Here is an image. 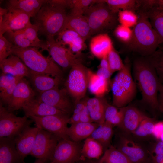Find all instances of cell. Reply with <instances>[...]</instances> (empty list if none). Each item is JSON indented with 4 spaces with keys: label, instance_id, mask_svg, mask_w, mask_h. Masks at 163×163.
<instances>
[{
    "label": "cell",
    "instance_id": "cell-22",
    "mask_svg": "<svg viewBox=\"0 0 163 163\" xmlns=\"http://www.w3.org/2000/svg\"><path fill=\"white\" fill-rule=\"evenodd\" d=\"M113 47L110 37L106 33L100 34L95 36L91 39L90 43L91 53L101 59L107 56Z\"/></svg>",
    "mask_w": 163,
    "mask_h": 163
},
{
    "label": "cell",
    "instance_id": "cell-51",
    "mask_svg": "<svg viewBox=\"0 0 163 163\" xmlns=\"http://www.w3.org/2000/svg\"><path fill=\"white\" fill-rule=\"evenodd\" d=\"M80 122L85 123L94 122L91 118L86 105L81 112Z\"/></svg>",
    "mask_w": 163,
    "mask_h": 163
},
{
    "label": "cell",
    "instance_id": "cell-23",
    "mask_svg": "<svg viewBox=\"0 0 163 163\" xmlns=\"http://www.w3.org/2000/svg\"><path fill=\"white\" fill-rule=\"evenodd\" d=\"M123 108V117L121 127L133 133L147 116L132 105H127Z\"/></svg>",
    "mask_w": 163,
    "mask_h": 163
},
{
    "label": "cell",
    "instance_id": "cell-40",
    "mask_svg": "<svg viewBox=\"0 0 163 163\" xmlns=\"http://www.w3.org/2000/svg\"><path fill=\"white\" fill-rule=\"evenodd\" d=\"M107 58L110 68L113 73L120 71L123 67L124 62L113 46L108 54Z\"/></svg>",
    "mask_w": 163,
    "mask_h": 163
},
{
    "label": "cell",
    "instance_id": "cell-37",
    "mask_svg": "<svg viewBox=\"0 0 163 163\" xmlns=\"http://www.w3.org/2000/svg\"><path fill=\"white\" fill-rule=\"evenodd\" d=\"M147 57L154 68L160 82L163 84V45Z\"/></svg>",
    "mask_w": 163,
    "mask_h": 163
},
{
    "label": "cell",
    "instance_id": "cell-9",
    "mask_svg": "<svg viewBox=\"0 0 163 163\" xmlns=\"http://www.w3.org/2000/svg\"><path fill=\"white\" fill-rule=\"evenodd\" d=\"M60 140L53 134L39 128L30 155L44 162H50Z\"/></svg>",
    "mask_w": 163,
    "mask_h": 163
},
{
    "label": "cell",
    "instance_id": "cell-7",
    "mask_svg": "<svg viewBox=\"0 0 163 163\" xmlns=\"http://www.w3.org/2000/svg\"><path fill=\"white\" fill-rule=\"evenodd\" d=\"M88 69L82 63L71 68L65 83L66 89L75 104L84 98L88 88Z\"/></svg>",
    "mask_w": 163,
    "mask_h": 163
},
{
    "label": "cell",
    "instance_id": "cell-47",
    "mask_svg": "<svg viewBox=\"0 0 163 163\" xmlns=\"http://www.w3.org/2000/svg\"><path fill=\"white\" fill-rule=\"evenodd\" d=\"M96 73L103 77L109 81L113 74L109 65L107 57L101 59V60Z\"/></svg>",
    "mask_w": 163,
    "mask_h": 163
},
{
    "label": "cell",
    "instance_id": "cell-21",
    "mask_svg": "<svg viewBox=\"0 0 163 163\" xmlns=\"http://www.w3.org/2000/svg\"><path fill=\"white\" fill-rule=\"evenodd\" d=\"M28 77L35 90L39 93L58 87L61 79L47 74L37 72L30 70Z\"/></svg>",
    "mask_w": 163,
    "mask_h": 163
},
{
    "label": "cell",
    "instance_id": "cell-35",
    "mask_svg": "<svg viewBox=\"0 0 163 163\" xmlns=\"http://www.w3.org/2000/svg\"><path fill=\"white\" fill-rule=\"evenodd\" d=\"M123 117V107L119 108L108 103L105 113V122L121 127Z\"/></svg>",
    "mask_w": 163,
    "mask_h": 163
},
{
    "label": "cell",
    "instance_id": "cell-2",
    "mask_svg": "<svg viewBox=\"0 0 163 163\" xmlns=\"http://www.w3.org/2000/svg\"><path fill=\"white\" fill-rule=\"evenodd\" d=\"M137 11L138 21L132 29V38L125 45L126 50L140 56L147 57L163 43V39L152 27L146 12L140 9Z\"/></svg>",
    "mask_w": 163,
    "mask_h": 163
},
{
    "label": "cell",
    "instance_id": "cell-36",
    "mask_svg": "<svg viewBox=\"0 0 163 163\" xmlns=\"http://www.w3.org/2000/svg\"><path fill=\"white\" fill-rule=\"evenodd\" d=\"M100 160L103 163H132L123 153L112 146L105 151Z\"/></svg>",
    "mask_w": 163,
    "mask_h": 163
},
{
    "label": "cell",
    "instance_id": "cell-15",
    "mask_svg": "<svg viewBox=\"0 0 163 163\" xmlns=\"http://www.w3.org/2000/svg\"><path fill=\"white\" fill-rule=\"evenodd\" d=\"M35 93L29 82L24 78L17 85L8 103L7 109L10 112L22 109L23 107L35 98Z\"/></svg>",
    "mask_w": 163,
    "mask_h": 163
},
{
    "label": "cell",
    "instance_id": "cell-55",
    "mask_svg": "<svg viewBox=\"0 0 163 163\" xmlns=\"http://www.w3.org/2000/svg\"><path fill=\"white\" fill-rule=\"evenodd\" d=\"M81 163H94V162L91 161H84Z\"/></svg>",
    "mask_w": 163,
    "mask_h": 163
},
{
    "label": "cell",
    "instance_id": "cell-26",
    "mask_svg": "<svg viewBox=\"0 0 163 163\" xmlns=\"http://www.w3.org/2000/svg\"><path fill=\"white\" fill-rule=\"evenodd\" d=\"M108 103L102 97L87 99L86 106L93 122L101 124L105 122V113Z\"/></svg>",
    "mask_w": 163,
    "mask_h": 163
},
{
    "label": "cell",
    "instance_id": "cell-18",
    "mask_svg": "<svg viewBox=\"0 0 163 163\" xmlns=\"http://www.w3.org/2000/svg\"><path fill=\"white\" fill-rule=\"evenodd\" d=\"M27 117L30 116L44 117L52 115H69L34 98L22 109Z\"/></svg>",
    "mask_w": 163,
    "mask_h": 163
},
{
    "label": "cell",
    "instance_id": "cell-20",
    "mask_svg": "<svg viewBox=\"0 0 163 163\" xmlns=\"http://www.w3.org/2000/svg\"><path fill=\"white\" fill-rule=\"evenodd\" d=\"M15 138L0 137V163L23 162L16 148Z\"/></svg>",
    "mask_w": 163,
    "mask_h": 163
},
{
    "label": "cell",
    "instance_id": "cell-24",
    "mask_svg": "<svg viewBox=\"0 0 163 163\" xmlns=\"http://www.w3.org/2000/svg\"><path fill=\"white\" fill-rule=\"evenodd\" d=\"M66 29L75 32L85 40L91 35L88 23L84 15L68 14L67 21L63 30Z\"/></svg>",
    "mask_w": 163,
    "mask_h": 163
},
{
    "label": "cell",
    "instance_id": "cell-17",
    "mask_svg": "<svg viewBox=\"0 0 163 163\" xmlns=\"http://www.w3.org/2000/svg\"><path fill=\"white\" fill-rule=\"evenodd\" d=\"M39 128L29 126L15 138L17 150L24 161V158L31 154Z\"/></svg>",
    "mask_w": 163,
    "mask_h": 163
},
{
    "label": "cell",
    "instance_id": "cell-28",
    "mask_svg": "<svg viewBox=\"0 0 163 163\" xmlns=\"http://www.w3.org/2000/svg\"><path fill=\"white\" fill-rule=\"evenodd\" d=\"M47 0H10L7 6L19 10L34 18Z\"/></svg>",
    "mask_w": 163,
    "mask_h": 163
},
{
    "label": "cell",
    "instance_id": "cell-6",
    "mask_svg": "<svg viewBox=\"0 0 163 163\" xmlns=\"http://www.w3.org/2000/svg\"><path fill=\"white\" fill-rule=\"evenodd\" d=\"M91 35L104 32L115 28L118 22L117 14L113 12L104 0H98L85 12Z\"/></svg>",
    "mask_w": 163,
    "mask_h": 163
},
{
    "label": "cell",
    "instance_id": "cell-52",
    "mask_svg": "<svg viewBox=\"0 0 163 163\" xmlns=\"http://www.w3.org/2000/svg\"><path fill=\"white\" fill-rule=\"evenodd\" d=\"M158 110L163 114V84L160 83L158 94Z\"/></svg>",
    "mask_w": 163,
    "mask_h": 163
},
{
    "label": "cell",
    "instance_id": "cell-48",
    "mask_svg": "<svg viewBox=\"0 0 163 163\" xmlns=\"http://www.w3.org/2000/svg\"><path fill=\"white\" fill-rule=\"evenodd\" d=\"M85 41L82 37H80L69 46L68 48L73 53L80 54L85 47Z\"/></svg>",
    "mask_w": 163,
    "mask_h": 163
},
{
    "label": "cell",
    "instance_id": "cell-32",
    "mask_svg": "<svg viewBox=\"0 0 163 163\" xmlns=\"http://www.w3.org/2000/svg\"><path fill=\"white\" fill-rule=\"evenodd\" d=\"M113 133V125L105 122L100 125L89 137L98 142L103 149L106 150L110 144Z\"/></svg>",
    "mask_w": 163,
    "mask_h": 163
},
{
    "label": "cell",
    "instance_id": "cell-29",
    "mask_svg": "<svg viewBox=\"0 0 163 163\" xmlns=\"http://www.w3.org/2000/svg\"><path fill=\"white\" fill-rule=\"evenodd\" d=\"M3 36L13 45L20 48H25L34 47L41 48L42 50L49 51L47 44H41L30 40L27 38L21 30L13 31H9L5 32Z\"/></svg>",
    "mask_w": 163,
    "mask_h": 163
},
{
    "label": "cell",
    "instance_id": "cell-16",
    "mask_svg": "<svg viewBox=\"0 0 163 163\" xmlns=\"http://www.w3.org/2000/svg\"><path fill=\"white\" fill-rule=\"evenodd\" d=\"M132 163H147V154L143 148L132 140L120 137L117 148Z\"/></svg>",
    "mask_w": 163,
    "mask_h": 163
},
{
    "label": "cell",
    "instance_id": "cell-11",
    "mask_svg": "<svg viewBox=\"0 0 163 163\" xmlns=\"http://www.w3.org/2000/svg\"><path fill=\"white\" fill-rule=\"evenodd\" d=\"M46 38L49 55L54 62L64 69L71 68L75 64L82 63L80 54L72 53L68 48L59 43L54 37L48 36Z\"/></svg>",
    "mask_w": 163,
    "mask_h": 163
},
{
    "label": "cell",
    "instance_id": "cell-58",
    "mask_svg": "<svg viewBox=\"0 0 163 163\" xmlns=\"http://www.w3.org/2000/svg\"><path fill=\"white\" fill-rule=\"evenodd\" d=\"M160 163H163V160Z\"/></svg>",
    "mask_w": 163,
    "mask_h": 163
},
{
    "label": "cell",
    "instance_id": "cell-19",
    "mask_svg": "<svg viewBox=\"0 0 163 163\" xmlns=\"http://www.w3.org/2000/svg\"><path fill=\"white\" fill-rule=\"evenodd\" d=\"M2 73L15 76H29L30 70L18 56L13 54L0 62Z\"/></svg>",
    "mask_w": 163,
    "mask_h": 163
},
{
    "label": "cell",
    "instance_id": "cell-27",
    "mask_svg": "<svg viewBox=\"0 0 163 163\" xmlns=\"http://www.w3.org/2000/svg\"><path fill=\"white\" fill-rule=\"evenodd\" d=\"M23 78L2 73L0 77V97L3 104H8L17 85Z\"/></svg>",
    "mask_w": 163,
    "mask_h": 163
},
{
    "label": "cell",
    "instance_id": "cell-39",
    "mask_svg": "<svg viewBox=\"0 0 163 163\" xmlns=\"http://www.w3.org/2000/svg\"><path fill=\"white\" fill-rule=\"evenodd\" d=\"M155 123L152 119L147 116L133 133L139 137H145L152 135Z\"/></svg>",
    "mask_w": 163,
    "mask_h": 163
},
{
    "label": "cell",
    "instance_id": "cell-49",
    "mask_svg": "<svg viewBox=\"0 0 163 163\" xmlns=\"http://www.w3.org/2000/svg\"><path fill=\"white\" fill-rule=\"evenodd\" d=\"M49 3L55 6L66 9L71 8L73 0H50Z\"/></svg>",
    "mask_w": 163,
    "mask_h": 163
},
{
    "label": "cell",
    "instance_id": "cell-43",
    "mask_svg": "<svg viewBox=\"0 0 163 163\" xmlns=\"http://www.w3.org/2000/svg\"><path fill=\"white\" fill-rule=\"evenodd\" d=\"M114 33L118 40L126 45L130 41L133 32L130 28L120 24L115 28Z\"/></svg>",
    "mask_w": 163,
    "mask_h": 163
},
{
    "label": "cell",
    "instance_id": "cell-31",
    "mask_svg": "<svg viewBox=\"0 0 163 163\" xmlns=\"http://www.w3.org/2000/svg\"><path fill=\"white\" fill-rule=\"evenodd\" d=\"M152 27L163 39V12L155 4L148 5L144 8Z\"/></svg>",
    "mask_w": 163,
    "mask_h": 163
},
{
    "label": "cell",
    "instance_id": "cell-46",
    "mask_svg": "<svg viewBox=\"0 0 163 163\" xmlns=\"http://www.w3.org/2000/svg\"><path fill=\"white\" fill-rule=\"evenodd\" d=\"M151 155L154 163H160L163 160V142L160 141L154 145Z\"/></svg>",
    "mask_w": 163,
    "mask_h": 163
},
{
    "label": "cell",
    "instance_id": "cell-34",
    "mask_svg": "<svg viewBox=\"0 0 163 163\" xmlns=\"http://www.w3.org/2000/svg\"><path fill=\"white\" fill-rule=\"evenodd\" d=\"M112 11L117 14L120 11L130 10L136 12L139 8V0H105Z\"/></svg>",
    "mask_w": 163,
    "mask_h": 163
},
{
    "label": "cell",
    "instance_id": "cell-4",
    "mask_svg": "<svg viewBox=\"0 0 163 163\" xmlns=\"http://www.w3.org/2000/svg\"><path fill=\"white\" fill-rule=\"evenodd\" d=\"M68 14L66 9L52 5L47 0L34 18V24L38 28L39 34L54 37L63 30Z\"/></svg>",
    "mask_w": 163,
    "mask_h": 163
},
{
    "label": "cell",
    "instance_id": "cell-50",
    "mask_svg": "<svg viewBox=\"0 0 163 163\" xmlns=\"http://www.w3.org/2000/svg\"><path fill=\"white\" fill-rule=\"evenodd\" d=\"M163 133V121H161L154 124L152 135L157 139H160Z\"/></svg>",
    "mask_w": 163,
    "mask_h": 163
},
{
    "label": "cell",
    "instance_id": "cell-33",
    "mask_svg": "<svg viewBox=\"0 0 163 163\" xmlns=\"http://www.w3.org/2000/svg\"><path fill=\"white\" fill-rule=\"evenodd\" d=\"M103 149L102 145L94 139L88 137L85 139L82 149L81 153L89 159H98L102 154Z\"/></svg>",
    "mask_w": 163,
    "mask_h": 163
},
{
    "label": "cell",
    "instance_id": "cell-45",
    "mask_svg": "<svg viewBox=\"0 0 163 163\" xmlns=\"http://www.w3.org/2000/svg\"><path fill=\"white\" fill-rule=\"evenodd\" d=\"M21 30L24 35L30 41L41 44H47L46 41H44L39 39L38 29L34 24Z\"/></svg>",
    "mask_w": 163,
    "mask_h": 163
},
{
    "label": "cell",
    "instance_id": "cell-54",
    "mask_svg": "<svg viewBox=\"0 0 163 163\" xmlns=\"http://www.w3.org/2000/svg\"><path fill=\"white\" fill-rule=\"evenodd\" d=\"M34 163H47L44 162L39 159H37ZM48 163H50L49 162Z\"/></svg>",
    "mask_w": 163,
    "mask_h": 163
},
{
    "label": "cell",
    "instance_id": "cell-30",
    "mask_svg": "<svg viewBox=\"0 0 163 163\" xmlns=\"http://www.w3.org/2000/svg\"><path fill=\"white\" fill-rule=\"evenodd\" d=\"M88 76L89 91L96 97H102L108 91L109 81L89 69Z\"/></svg>",
    "mask_w": 163,
    "mask_h": 163
},
{
    "label": "cell",
    "instance_id": "cell-14",
    "mask_svg": "<svg viewBox=\"0 0 163 163\" xmlns=\"http://www.w3.org/2000/svg\"><path fill=\"white\" fill-rule=\"evenodd\" d=\"M8 11L3 16L0 24V35L9 31L22 30L32 25L30 17L21 11L11 7L7 6Z\"/></svg>",
    "mask_w": 163,
    "mask_h": 163
},
{
    "label": "cell",
    "instance_id": "cell-25",
    "mask_svg": "<svg viewBox=\"0 0 163 163\" xmlns=\"http://www.w3.org/2000/svg\"><path fill=\"white\" fill-rule=\"evenodd\" d=\"M99 125L96 123L81 122L72 124L68 128L67 135L71 140L78 142L88 137Z\"/></svg>",
    "mask_w": 163,
    "mask_h": 163
},
{
    "label": "cell",
    "instance_id": "cell-10",
    "mask_svg": "<svg viewBox=\"0 0 163 163\" xmlns=\"http://www.w3.org/2000/svg\"><path fill=\"white\" fill-rule=\"evenodd\" d=\"M35 123L37 126L47 131L60 139H70L67 135L69 123V115H52L44 117L32 116L29 117Z\"/></svg>",
    "mask_w": 163,
    "mask_h": 163
},
{
    "label": "cell",
    "instance_id": "cell-57",
    "mask_svg": "<svg viewBox=\"0 0 163 163\" xmlns=\"http://www.w3.org/2000/svg\"><path fill=\"white\" fill-rule=\"evenodd\" d=\"M160 139L161 140V141L163 142V133L161 136Z\"/></svg>",
    "mask_w": 163,
    "mask_h": 163
},
{
    "label": "cell",
    "instance_id": "cell-1",
    "mask_svg": "<svg viewBox=\"0 0 163 163\" xmlns=\"http://www.w3.org/2000/svg\"><path fill=\"white\" fill-rule=\"evenodd\" d=\"M132 75L141 93V102L153 110H158V94L160 82L156 71L147 57L135 58Z\"/></svg>",
    "mask_w": 163,
    "mask_h": 163
},
{
    "label": "cell",
    "instance_id": "cell-8",
    "mask_svg": "<svg viewBox=\"0 0 163 163\" xmlns=\"http://www.w3.org/2000/svg\"><path fill=\"white\" fill-rule=\"evenodd\" d=\"M28 118L25 115L23 117L16 116L4 107L0 101V137H15L30 126L33 121Z\"/></svg>",
    "mask_w": 163,
    "mask_h": 163
},
{
    "label": "cell",
    "instance_id": "cell-13",
    "mask_svg": "<svg viewBox=\"0 0 163 163\" xmlns=\"http://www.w3.org/2000/svg\"><path fill=\"white\" fill-rule=\"evenodd\" d=\"M69 95L66 88L57 87L39 93L37 98L69 115L73 112L74 106Z\"/></svg>",
    "mask_w": 163,
    "mask_h": 163
},
{
    "label": "cell",
    "instance_id": "cell-41",
    "mask_svg": "<svg viewBox=\"0 0 163 163\" xmlns=\"http://www.w3.org/2000/svg\"><path fill=\"white\" fill-rule=\"evenodd\" d=\"M98 0H73L69 14L73 15H83L87 9Z\"/></svg>",
    "mask_w": 163,
    "mask_h": 163
},
{
    "label": "cell",
    "instance_id": "cell-3",
    "mask_svg": "<svg viewBox=\"0 0 163 163\" xmlns=\"http://www.w3.org/2000/svg\"><path fill=\"white\" fill-rule=\"evenodd\" d=\"M122 69L110 82L113 105L117 108L125 107L134 99L137 86L131 72V64L128 58Z\"/></svg>",
    "mask_w": 163,
    "mask_h": 163
},
{
    "label": "cell",
    "instance_id": "cell-42",
    "mask_svg": "<svg viewBox=\"0 0 163 163\" xmlns=\"http://www.w3.org/2000/svg\"><path fill=\"white\" fill-rule=\"evenodd\" d=\"M56 40L60 43L65 46L70 45L81 37L75 32L70 30H64L58 35Z\"/></svg>",
    "mask_w": 163,
    "mask_h": 163
},
{
    "label": "cell",
    "instance_id": "cell-56",
    "mask_svg": "<svg viewBox=\"0 0 163 163\" xmlns=\"http://www.w3.org/2000/svg\"><path fill=\"white\" fill-rule=\"evenodd\" d=\"M94 163H103L100 160H99L97 161L94 162Z\"/></svg>",
    "mask_w": 163,
    "mask_h": 163
},
{
    "label": "cell",
    "instance_id": "cell-53",
    "mask_svg": "<svg viewBox=\"0 0 163 163\" xmlns=\"http://www.w3.org/2000/svg\"><path fill=\"white\" fill-rule=\"evenodd\" d=\"M155 4L163 12V0H155Z\"/></svg>",
    "mask_w": 163,
    "mask_h": 163
},
{
    "label": "cell",
    "instance_id": "cell-12",
    "mask_svg": "<svg viewBox=\"0 0 163 163\" xmlns=\"http://www.w3.org/2000/svg\"><path fill=\"white\" fill-rule=\"evenodd\" d=\"M82 149L78 143L70 139H62L55 148L50 163H75L80 159Z\"/></svg>",
    "mask_w": 163,
    "mask_h": 163
},
{
    "label": "cell",
    "instance_id": "cell-5",
    "mask_svg": "<svg viewBox=\"0 0 163 163\" xmlns=\"http://www.w3.org/2000/svg\"><path fill=\"white\" fill-rule=\"evenodd\" d=\"M38 49L34 47L20 48L14 46L12 54L19 57L30 70L61 79L62 72L58 65L51 57L43 56Z\"/></svg>",
    "mask_w": 163,
    "mask_h": 163
},
{
    "label": "cell",
    "instance_id": "cell-38",
    "mask_svg": "<svg viewBox=\"0 0 163 163\" xmlns=\"http://www.w3.org/2000/svg\"><path fill=\"white\" fill-rule=\"evenodd\" d=\"M117 16L120 24L130 28L135 26L138 20L137 14L130 10L120 11L118 12Z\"/></svg>",
    "mask_w": 163,
    "mask_h": 163
},
{
    "label": "cell",
    "instance_id": "cell-44",
    "mask_svg": "<svg viewBox=\"0 0 163 163\" xmlns=\"http://www.w3.org/2000/svg\"><path fill=\"white\" fill-rule=\"evenodd\" d=\"M14 45L2 35H0V62L12 54Z\"/></svg>",
    "mask_w": 163,
    "mask_h": 163
}]
</instances>
